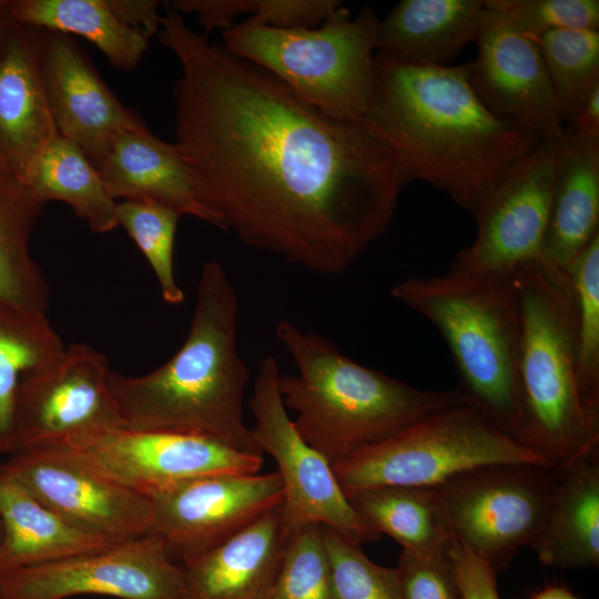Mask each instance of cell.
I'll use <instances>...</instances> for the list:
<instances>
[{
	"label": "cell",
	"mask_w": 599,
	"mask_h": 599,
	"mask_svg": "<svg viewBox=\"0 0 599 599\" xmlns=\"http://www.w3.org/2000/svg\"><path fill=\"white\" fill-rule=\"evenodd\" d=\"M484 0H403L379 20L376 50L405 64L445 67L475 42Z\"/></svg>",
	"instance_id": "cell-23"
},
{
	"label": "cell",
	"mask_w": 599,
	"mask_h": 599,
	"mask_svg": "<svg viewBox=\"0 0 599 599\" xmlns=\"http://www.w3.org/2000/svg\"><path fill=\"white\" fill-rule=\"evenodd\" d=\"M565 125L591 136H599V85L588 94L575 116Z\"/></svg>",
	"instance_id": "cell-42"
},
{
	"label": "cell",
	"mask_w": 599,
	"mask_h": 599,
	"mask_svg": "<svg viewBox=\"0 0 599 599\" xmlns=\"http://www.w3.org/2000/svg\"><path fill=\"white\" fill-rule=\"evenodd\" d=\"M182 599L183 570L154 535L0 577V599Z\"/></svg>",
	"instance_id": "cell-15"
},
{
	"label": "cell",
	"mask_w": 599,
	"mask_h": 599,
	"mask_svg": "<svg viewBox=\"0 0 599 599\" xmlns=\"http://www.w3.org/2000/svg\"><path fill=\"white\" fill-rule=\"evenodd\" d=\"M327 551L333 599H403L395 568L372 561L355 544L336 530L322 526Z\"/></svg>",
	"instance_id": "cell-35"
},
{
	"label": "cell",
	"mask_w": 599,
	"mask_h": 599,
	"mask_svg": "<svg viewBox=\"0 0 599 599\" xmlns=\"http://www.w3.org/2000/svg\"><path fill=\"white\" fill-rule=\"evenodd\" d=\"M395 569L403 599H463L447 547L430 555L402 551Z\"/></svg>",
	"instance_id": "cell-37"
},
{
	"label": "cell",
	"mask_w": 599,
	"mask_h": 599,
	"mask_svg": "<svg viewBox=\"0 0 599 599\" xmlns=\"http://www.w3.org/2000/svg\"><path fill=\"white\" fill-rule=\"evenodd\" d=\"M275 336L297 369L280 375L282 400L295 413L300 435L331 465L467 400L459 388L419 389L363 366L327 337L288 319L277 323Z\"/></svg>",
	"instance_id": "cell-4"
},
{
	"label": "cell",
	"mask_w": 599,
	"mask_h": 599,
	"mask_svg": "<svg viewBox=\"0 0 599 599\" xmlns=\"http://www.w3.org/2000/svg\"><path fill=\"white\" fill-rule=\"evenodd\" d=\"M447 551L463 599H500L497 573L487 561L454 538Z\"/></svg>",
	"instance_id": "cell-39"
},
{
	"label": "cell",
	"mask_w": 599,
	"mask_h": 599,
	"mask_svg": "<svg viewBox=\"0 0 599 599\" xmlns=\"http://www.w3.org/2000/svg\"><path fill=\"white\" fill-rule=\"evenodd\" d=\"M2 529H1V521H0V538H1Z\"/></svg>",
	"instance_id": "cell-45"
},
{
	"label": "cell",
	"mask_w": 599,
	"mask_h": 599,
	"mask_svg": "<svg viewBox=\"0 0 599 599\" xmlns=\"http://www.w3.org/2000/svg\"><path fill=\"white\" fill-rule=\"evenodd\" d=\"M557 138H545L500 181L474 216L477 233L454 258L450 270L510 276L541 261L548 231Z\"/></svg>",
	"instance_id": "cell-13"
},
{
	"label": "cell",
	"mask_w": 599,
	"mask_h": 599,
	"mask_svg": "<svg viewBox=\"0 0 599 599\" xmlns=\"http://www.w3.org/2000/svg\"><path fill=\"white\" fill-rule=\"evenodd\" d=\"M556 470L530 464H491L434 487L451 538L498 575L537 537L552 495Z\"/></svg>",
	"instance_id": "cell-9"
},
{
	"label": "cell",
	"mask_w": 599,
	"mask_h": 599,
	"mask_svg": "<svg viewBox=\"0 0 599 599\" xmlns=\"http://www.w3.org/2000/svg\"><path fill=\"white\" fill-rule=\"evenodd\" d=\"M97 169L115 201H153L216 227L199 202L174 143L161 140L149 128L119 134Z\"/></svg>",
	"instance_id": "cell-21"
},
{
	"label": "cell",
	"mask_w": 599,
	"mask_h": 599,
	"mask_svg": "<svg viewBox=\"0 0 599 599\" xmlns=\"http://www.w3.org/2000/svg\"><path fill=\"white\" fill-rule=\"evenodd\" d=\"M42 64L58 134L79 145L95 167L119 134L148 128L106 85L71 35L43 30Z\"/></svg>",
	"instance_id": "cell-18"
},
{
	"label": "cell",
	"mask_w": 599,
	"mask_h": 599,
	"mask_svg": "<svg viewBox=\"0 0 599 599\" xmlns=\"http://www.w3.org/2000/svg\"><path fill=\"white\" fill-rule=\"evenodd\" d=\"M341 4L337 0H254L247 19L278 29L316 28Z\"/></svg>",
	"instance_id": "cell-38"
},
{
	"label": "cell",
	"mask_w": 599,
	"mask_h": 599,
	"mask_svg": "<svg viewBox=\"0 0 599 599\" xmlns=\"http://www.w3.org/2000/svg\"><path fill=\"white\" fill-rule=\"evenodd\" d=\"M64 348L47 313L0 301V455L14 450L13 417L21 382L54 362Z\"/></svg>",
	"instance_id": "cell-30"
},
{
	"label": "cell",
	"mask_w": 599,
	"mask_h": 599,
	"mask_svg": "<svg viewBox=\"0 0 599 599\" xmlns=\"http://www.w3.org/2000/svg\"><path fill=\"white\" fill-rule=\"evenodd\" d=\"M118 224L136 244L150 264L164 302L179 305L185 300L174 271V243L181 213L146 200L118 201Z\"/></svg>",
	"instance_id": "cell-33"
},
{
	"label": "cell",
	"mask_w": 599,
	"mask_h": 599,
	"mask_svg": "<svg viewBox=\"0 0 599 599\" xmlns=\"http://www.w3.org/2000/svg\"><path fill=\"white\" fill-rule=\"evenodd\" d=\"M13 22L93 43L112 67L135 70L149 49V40L114 16L106 0H11Z\"/></svg>",
	"instance_id": "cell-27"
},
{
	"label": "cell",
	"mask_w": 599,
	"mask_h": 599,
	"mask_svg": "<svg viewBox=\"0 0 599 599\" xmlns=\"http://www.w3.org/2000/svg\"><path fill=\"white\" fill-rule=\"evenodd\" d=\"M510 280L520 317L517 440L559 470L599 444V415L585 406L577 385L570 278L536 261Z\"/></svg>",
	"instance_id": "cell-5"
},
{
	"label": "cell",
	"mask_w": 599,
	"mask_h": 599,
	"mask_svg": "<svg viewBox=\"0 0 599 599\" xmlns=\"http://www.w3.org/2000/svg\"><path fill=\"white\" fill-rule=\"evenodd\" d=\"M378 22L370 6L352 18L341 4L316 28L278 29L246 19L223 31L222 44L328 116L362 122L374 94Z\"/></svg>",
	"instance_id": "cell-7"
},
{
	"label": "cell",
	"mask_w": 599,
	"mask_h": 599,
	"mask_svg": "<svg viewBox=\"0 0 599 599\" xmlns=\"http://www.w3.org/2000/svg\"><path fill=\"white\" fill-rule=\"evenodd\" d=\"M475 43L469 81L489 111L518 129L559 136L565 124L535 41L485 7Z\"/></svg>",
	"instance_id": "cell-17"
},
{
	"label": "cell",
	"mask_w": 599,
	"mask_h": 599,
	"mask_svg": "<svg viewBox=\"0 0 599 599\" xmlns=\"http://www.w3.org/2000/svg\"><path fill=\"white\" fill-rule=\"evenodd\" d=\"M110 372L102 353L74 343L28 374L16 400L13 453L125 426L109 387Z\"/></svg>",
	"instance_id": "cell-12"
},
{
	"label": "cell",
	"mask_w": 599,
	"mask_h": 599,
	"mask_svg": "<svg viewBox=\"0 0 599 599\" xmlns=\"http://www.w3.org/2000/svg\"><path fill=\"white\" fill-rule=\"evenodd\" d=\"M23 183L43 205L48 201L68 204L93 232L119 226L118 201L109 194L98 169L79 145L60 134L43 150Z\"/></svg>",
	"instance_id": "cell-28"
},
{
	"label": "cell",
	"mask_w": 599,
	"mask_h": 599,
	"mask_svg": "<svg viewBox=\"0 0 599 599\" xmlns=\"http://www.w3.org/2000/svg\"><path fill=\"white\" fill-rule=\"evenodd\" d=\"M285 546L277 508L182 566V599H266Z\"/></svg>",
	"instance_id": "cell-22"
},
{
	"label": "cell",
	"mask_w": 599,
	"mask_h": 599,
	"mask_svg": "<svg viewBox=\"0 0 599 599\" xmlns=\"http://www.w3.org/2000/svg\"><path fill=\"white\" fill-rule=\"evenodd\" d=\"M10 2L11 0H0V54L13 23L10 12Z\"/></svg>",
	"instance_id": "cell-44"
},
{
	"label": "cell",
	"mask_w": 599,
	"mask_h": 599,
	"mask_svg": "<svg viewBox=\"0 0 599 599\" xmlns=\"http://www.w3.org/2000/svg\"><path fill=\"white\" fill-rule=\"evenodd\" d=\"M0 521V577L115 544L75 527L1 475Z\"/></svg>",
	"instance_id": "cell-25"
},
{
	"label": "cell",
	"mask_w": 599,
	"mask_h": 599,
	"mask_svg": "<svg viewBox=\"0 0 599 599\" xmlns=\"http://www.w3.org/2000/svg\"><path fill=\"white\" fill-rule=\"evenodd\" d=\"M599 234V136L565 125L557 138L555 183L541 262L565 274Z\"/></svg>",
	"instance_id": "cell-20"
},
{
	"label": "cell",
	"mask_w": 599,
	"mask_h": 599,
	"mask_svg": "<svg viewBox=\"0 0 599 599\" xmlns=\"http://www.w3.org/2000/svg\"><path fill=\"white\" fill-rule=\"evenodd\" d=\"M530 39L540 51L566 124L599 85V30L559 29Z\"/></svg>",
	"instance_id": "cell-31"
},
{
	"label": "cell",
	"mask_w": 599,
	"mask_h": 599,
	"mask_svg": "<svg viewBox=\"0 0 599 599\" xmlns=\"http://www.w3.org/2000/svg\"><path fill=\"white\" fill-rule=\"evenodd\" d=\"M0 475L92 535L120 542L149 534L153 501L110 478L67 445L18 450Z\"/></svg>",
	"instance_id": "cell-11"
},
{
	"label": "cell",
	"mask_w": 599,
	"mask_h": 599,
	"mask_svg": "<svg viewBox=\"0 0 599 599\" xmlns=\"http://www.w3.org/2000/svg\"><path fill=\"white\" fill-rule=\"evenodd\" d=\"M283 498L277 471L199 477L151 498L149 534L182 567L280 508Z\"/></svg>",
	"instance_id": "cell-14"
},
{
	"label": "cell",
	"mask_w": 599,
	"mask_h": 599,
	"mask_svg": "<svg viewBox=\"0 0 599 599\" xmlns=\"http://www.w3.org/2000/svg\"><path fill=\"white\" fill-rule=\"evenodd\" d=\"M167 3L182 16L196 14L205 34L217 28L226 30L238 16L254 12V0H172Z\"/></svg>",
	"instance_id": "cell-40"
},
{
	"label": "cell",
	"mask_w": 599,
	"mask_h": 599,
	"mask_svg": "<svg viewBox=\"0 0 599 599\" xmlns=\"http://www.w3.org/2000/svg\"><path fill=\"white\" fill-rule=\"evenodd\" d=\"M530 548L552 568L598 567L599 448L556 470L548 509Z\"/></svg>",
	"instance_id": "cell-24"
},
{
	"label": "cell",
	"mask_w": 599,
	"mask_h": 599,
	"mask_svg": "<svg viewBox=\"0 0 599 599\" xmlns=\"http://www.w3.org/2000/svg\"><path fill=\"white\" fill-rule=\"evenodd\" d=\"M365 118L387 143L404 184L424 181L475 216L506 174L544 139L489 111L468 62L424 67L375 53Z\"/></svg>",
	"instance_id": "cell-2"
},
{
	"label": "cell",
	"mask_w": 599,
	"mask_h": 599,
	"mask_svg": "<svg viewBox=\"0 0 599 599\" xmlns=\"http://www.w3.org/2000/svg\"><path fill=\"white\" fill-rule=\"evenodd\" d=\"M491 464H530L552 469L465 400L355 451L332 468L347 497L379 486L435 487L459 473Z\"/></svg>",
	"instance_id": "cell-8"
},
{
	"label": "cell",
	"mask_w": 599,
	"mask_h": 599,
	"mask_svg": "<svg viewBox=\"0 0 599 599\" xmlns=\"http://www.w3.org/2000/svg\"><path fill=\"white\" fill-rule=\"evenodd\" d=\"M355 511L379 535L413 555H430L450 540L434 487L379 486L347 496Z\"/></svg>",
	"instance_id": "cell-29"
},
{
	"label": "cell",
	"mask_w": 599,
	"mask_h": 599,
	"mask_svg": "<svg viewBox=\"0 0 599 599\" xmlns=\"http://www.w3.org/2000/svg\"><path fill=\"white\" fill-rule=\"evenodd\" d=\"M392 296L434 324L449 347L466 399L517 439L520 317L510 276L449 270L400 281Z\"/></svg>",
	"instance_id": "cell-6"
},
{
	"label": "cell",
	"mask_w": 599,
	"mask_h": 599,
	"mask_svg": "<svg viewBox=\"0 0 599 599\" xmlns=\"http://www.w3.org/2000/svg\"><path fill=\"white\" fill-rule=\"evenodd\" d=\"M266 599H333L321 525H308L288 539Z\"/></svg>",
	"instance_id": "cell-34"
},
{
	"label": "cell",
	"mask_w": 599,
	"mask_h": 599,
	"mask_svg": "<svg viewBox=\"0 0 599 599\" xmlns=\"http://www.w3.org/2000/svg\"><path fill=\"white\" fill-rule=\"evenodd\" d=\"M529 38L559 29L599 30L598 0H485Z\"/></svg>",
	"instance_id": "cell-36"
},
{
	"label": "cell",
	"mask_w": 599,
	"mask_h": 599,
	"mask_svg": "<svg viewBox=\"0 0 599 599\" xmlns=\"http://www.w3.org/2000/svg\"><path fill=\"white\" fill-rule=\"evenodd\" d=\"M111 11L126 27L148 39L159 33L162 16L156 0H106Z\"/></svg>",
	"instance_id": "cell-41"
},
{
	"label": "cell",
	"mask_w": 599,
	"mask_h": 599,
	"mask_svg": "<svg viewBox=\"0 0 599 599\" xmlns=\"http://www.w3.org/2000/svg\"><path fill=\"white\" fill-rule=\"evenodd\" d=\"M42 55L43 30L13 22L0 54V173L22 182L58 135Z\"/></svg>",
	"instance_id": "cell-19"
},
{
	"label": "cell",
	"mask_w": 599,
	"mask_h": 599,
	"mask_svg": "<svg viewBox=\"0 0 599 599\" xmlns=\"http://www.w3.org/2000/svg\"><path fill=\"white\" fill-rule=\"evenodd\" d=\"M238 298L223 265L205 262L179 351L145 375L109 374L125 426L203 436L263 456L243 418L250 372L238 351Z\"/></svg>",
	"instance_id": "cell-3"
},
{
	"label": "cell",
	"mask_w": 599,
	"mask_h": 599,
	"mask_svg": "<svg viewBox=\"0 0 599 599\" xmlns=\"http://www.w3.org/2000/svg\"><path fill=\"white\" fill-rule=\"evenodd\" d=\"M176 57L175 142L216 227L322 275L345 272L389 226L405 186L365 121L328 116L165 6Z\"/></svg>",
	"instance_id": "cell-1"
},
{
	"label": "cell",
	"mask_w": 599,
	"mask_h": 599,
	"mask_svg": "<svg viewBox=\"0 0 599 599\" xmlns=\"http://www.w3.org/2000/svg\"><path fill=\"white\" fill-rule=\"evenodd\" d=\"M100 471L150 498L185 481L217 474H257L262 455L182 433L126 426L78 436L60 444Z\"/></svg>",
	"instance_id": "cell-16"
},
{
	"label": "cell",
	"mask_w": 599,
	"mask_h": 599,
	"mask_svg": "<svg viewBox=\"0 0 599 599\" xmlns=\"http://www.w3.org/2000/svg\"><path fill=\"white\" fill-rule=\"evenodd\" d=\"M529 599H579L565 586L549 585L531 595Z\"/></svg>",
	"instance_id": "cell-43"
},
{
	"label": "cell",
	"mask_w": 599,
	"mask_h": 599,
	"mask_svg": "<svg viewBox=\"0 0 599 599\" xmlns=\"http://www.w3.org/2000/svg\"><path fill=\"white\" fill-rule=\"evenodd\" d=\"M573 302L577 385L585 406L599 415V234L569 271Z\"/></svg>",
	"instance_id": "cell-32"
},
{
	"label": "cell",
	"mask_w": 599,
	"mask_h": 599,
	"mask_svg": "<svg viewBox=\"0 0 599 599\" xmlns=\"http://www.w3.org/2000/svg\"><path fill=\"white\" fill-rule=\"evenodd\" d=\"M43 206L22 181L0 173V301L47 313L50 287L29 246Z\"/></svg>",
	"instance_id": "cell-26"
},
{
	"label": "cell",
	"mask_w": 599,
	"mask_h": 599,
	"mask_svg": "<svg viewBox=\"0 0 599 599\" xmlns=\"http://www.w3.org/2000/svg\"><path fill=\"white\" fill-rule=\"evenodd\" d=\"M280 375L276 359L264 357L248 405L254 418L253 436L262 453L276 461L282 478L284 498L278 522L283 540L286 544L308 525L332 528L361 546L378 540L382 535L352 507L332 465L295 428L278 392Z\"/></svg>",
	"instance_id": "cell-10"
}]
</instances>
